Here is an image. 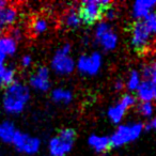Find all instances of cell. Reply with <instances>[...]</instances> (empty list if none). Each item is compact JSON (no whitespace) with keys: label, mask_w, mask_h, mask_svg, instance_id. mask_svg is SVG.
Segmentation results:
<instances>
[{"label":"cell","mask_w":156,"mask_h":156,"mask_svg":"<svg viewBox=\"0 0 156 156\" xmlns=\"http://www.w3.org/2000/svg\"><path fill=\"white\" fill-rule=\"evenodd\" d=\"M136 102L137 98L133 93L123 94L119 102L110 106L107 110V117H108L109 121L113 124L120 125L121 122L123 121L124 117L126 115V113H127V111L136 105Z\"/></svg>","instance_id":"7"},{"label":"cell","mask_w":156,"mask_h":156,"mask_svg":"<svg viewBox=\"0 0 156 156\" xmlns=\"http://www.w3.org/2000/svg\"><path fill=\"white\" fill-rule=\"evenodd\" d=\"M112 5L108 0H86L79 5L78 10L80 14L81 23L87 26L95 25L103 18V13L106 8Z\"/></svg>","instance_id":"4"},{"label":"cell","mask_w":156,"mask_h":156,"mask_svg":"<svg viewBox=\"0 0 156 156\" xmlns=\"http://www.w3.org/2000/svg\"><path fill=\"white\" fill-rule=\"evenodd\" d=\"M156 0H137L133 3L132 17L135 22H140L150 13L155 12Z\"/></svg>","instance_id":"13"},{"label":"cell","mask_w":156,"mask_h":156,"mask_svg":"<svg viewBox=\"0 0 156 156\" xmlns=\"http://www.w3.org/2000/svg\"><path fill=\"white\" fill-rule=\"evenodd\" d=\"M154 101L156 102V92H155V95H154Z\"/></svg>","instance_id":"31"},{"label":"cell","mask_w":156,"mask_h":156,"mask_svg":"<svg viewBox=\"0 0 156 156\" xmlns=\"http://www.w3.org/2000/svg\"><path fill=\"white\" fill-rule=\"evenodd\" d=\"M16 126L11 121H3L0 123V141L5 143H12L14 136H15Z\"/></svg>","instance_id":"18"},{"label":"cell","mask_w":156,"mask_h":156,"mask_svg":"<svg viewBox=\"0 0 156 156\" xmlns=\"http://www.w3.org/2000/svg\"><path fill=\"white\" fill-rule=\"evenodd\" d=\"M17 51V42L9 34L0 35V63H5L8 57H12Z\"/></svg>","instance_id":"14"},{"label":"cell","mask_w":156,"mask_h":156,"mask_svg":"<svg viewBox=\"0 0 156 156\" xmlns=\"http://www.w3.org/2000/svg\"><path fill=\"white\" fill-rule=\"evenodd\" d=\"M145 130H156V117H153L147 124L144 125Z\"/></svg>","instance_id":"29"},{"label":"cell","mask_w":156,"mask_h":156,"mask_svg":"<svg viewBox=\"0 0 156 156\" xmlns=\"http://www.w3.org/2000/svg\"><path fill=\"white\" fill-rule=\"evenodd\" d=\"M32 57L30 55H25L20 60V65H22L23 69H29L32 65Z\"/></svg>","instance_id":"27"},{"label":"cell","mask_w":156,"mask_h":156,"mask_svg":"<svg viewBox=\"0 0 156 156\" xmlns=\"http://www.w3.org/2000/svg\"><path fill=\"white\" fill-rule=\"evenodd\" d=\"M23 34H24V32H23L22 28L14 26L13 28H12L11 30H10V34L9 35L11 37H13V39L15 40L16 42H18L23 37Z\"/></svg>","instance_id":"26"},{"label":"cell","mask_w":156,"mask_h":156,"mask_svg":"<svg viewBox=\"0 0 156 156\" xmlns=\"http://www.w3.org/2000/svg\"><path fill=\"white\" fill-rule=\"evenodd\" d=\"M5 69H7V65L5 63H0V88L1 87H5Z\"/></svg>","instance_id":"28"},{"label":"cell","mask_w":156,"mask_h":156,"mask_svg":"<svg viewBox=\"0 0 156 156\" xmlns=\"http://www.w3.org/2000/svg\"><path fill=\"white\" fill-rule=\"evenodd\" d=\"M156 92V86H154L150 80L143 79L136 91V98L140 103H152L154 101V95Z\"/></svg>","instance_id":"15"},{"label":"cell","mask_w":156,"mask_h":156,"mask_svg":"<svg viewBox=\"0 0 156 156\" xmlns=\"http://www.w3.org/2000/svg\"><path fill=\"white\" fill-rule=\"evenodd\" d=\"M76 132L73 128H62L48 142L50 156H66L75 143Z\"/></svg>","instance_id":"5"},{"label":"cell","mask_w":156,"mask_h":156,"mask_svg":"<svg viewBox=\"0 0 156 156\" xmlns=\"http://www.w3.org/2000/svg\"><path fill=\"white\" fill-rule=\"evenodd\" d=\"M141 81H142V77H141L140 72L136 71V69H133L128 74L127 79L124 83H125V89H127L128 93L136 92L137 89L139 88V86H140Z\"/></svg>","instance_id":"20"},{"label":"cell","mask_w":156,"mask_h":156,"mask_svg":"<svg viewBox=\"0 0 156 156\" xmlns=\"http://www.w3.org/2000/svg\"><path fill=\"white\" fill-rule=\"evenodd\" d=\"M140 74L145 80H150L154 86H156V62L144 65Z\"/></svg>","instance_id":"22"},{"label":"cell","mask_w":156,"mask_h":156,"mask_svg":"<svg viewBox=\"0 0 156 156\" xmlns=\"http://www.w3.org/2000/svg\"><path fill=\"white\" fill-rule=\"evenodd\" d=\"M154 37L147 31L143 23L135 22L130 27V45L136 51H145L152 44Z\"/></svg>","instance_id":"8"},{"label":"cell","mask_w":156,"mask_h":156,"mask_svg":"<svg viewBox=\"0 0 156 156\" xmlns=\"http://www.w3.org/2000/svg\"><path fill=\"white\" fill-rule=\"evenodd\" d=\"M30 98L31 91L29 86L16 80L5 88L2 100L3 109L9 115H20L26 109Z\"/></svg>","instance_id":"1"},{"label":"cell","mask_w":156,"mask_h":156,"mask_svg":"<svg viewBox=\"0 0 156 156\" xmlns=\"http://www.w3.org/2000/svg\"><path fill=\"white\" fill-rule=\"evenodd\" d=\"M144 130V124L141 122H134V123H126L118 125L117 129L112 133L110 139L111 147H121L134 142L142 135Z\"/></svg>","instance_id":"2"},{"label":"cell","mask_w":156,"mask_h":156,"mask_svg":"<svg viewBox=\"0 0 156 156\" xmlns=\"http://www.w3.org/2000/svg\"><path fill=\"white\" fill-rule=\"evenodd\" d=\"M138 112L143 118H151L154 113L153 103H140L138 105Z\"/></svg>","instance_id":"24"},{"label":"cell","mask_w":156,"mask_h":156,"mask_svg":"<svg viewBox=\"0 0 156 156\" xmlns=\"http://www.w3.org/2000/svg\"><path fill=\"white\" fill-rule=\"evenodd\" d=\"M94 40L106 51H112L119 44V37L110 23L101 20L94 29Z\"/></svg>","instance_id":"6"},{"label":"cell","mask_w":156,"mask_h":156,"mask_svg":"<svg viewBox=\"0 0 156 156\" xmlns=\"http://www.w3.org/2000/svg\"><path fill=\"white\" fill-rule=\"evenodd\" d=\"M115 91H122V90L125 89V83L122 80H117L115 83Z\"/></svg>","instance_id":"30"},{"label":"cell","mask_w":156,"mask_h":156,"mask_svg":"<svg viewBox=\"0 0 156 156\" xmlns=\"http://www.w3.org/2000/svg\"><path fill=\"white\" fill-rule=\"evenodd\" d=\"M62 24L66 29L69 30H75L80 27L81 18L80 14H79V10L78 8H69L64 15L62 16Z\"/></svg>","instance_id":"17"},{"label":"cell","mask_w":156,"mask_h":156,"mask_svg":"<svg viewBox=\"0 0 156 156\" xmlns=\"http://www.w3.org/2000/svg\"><path fill=\"white\" fill-rule=\"evenodd\" d=\"M50 96H51V100L56 104L60 105L71 104L74 98L72 91L64 89V88H56V89H54L51 91V93H50Z\"/></svg>","instance_id":"19"},{"label":"cell","mask_w":156,"mask_h":156,"mask_svg":"<svg viewBox=\"0 0 156 156\" xmlns=\"http://www.w3.org/2000/svg\"><path fill=\"white\" fill-rule=\"evenodd\" d=\"M88 144L92 150L100 154L106 153L111 147L110 139L108 136H102V135L96 134L90 135V137L88 138Z\"/></svg>","instance_id":"16"},{"label":"cell","mask_w":156,"mask_h":156,"mask_svg":"<svg viewBox=\"0 0 156 156\" xmlns=\"http://www.w3.org/2000/svg\"><path fill=\"white\" fill-rule=\"evenodd\" d=\"M50 87L51 81L49 69L45 65L39 66L29 77V88L37 92H47Z\"/></svg>","instance_id":"12"},{"label":"cell","mask_w":156,"mask_h":156,"mask_svg":"<svg viewBox=\"0 0 156 156\" xmlns=\"http://www.w3.org/2000/svg\"><path fill=\"white\" fill-rule=\"evenodd\" d=\"M12 144L20 153L26 155H35L41 149V140L37 137L17 130L12 140Z\"/></svg>","instance_id":"10"},{"label":"cell","mask_w":156,"mask_h":156,"mask_svg":"<svg viewBox=\"0 0 156 156\" xmlns=\"http://www.w3.org/2000/svg\"><path fill=\"white\" fill-rule=\"evenodd\" d=\"M118 14H119V12H118L117 8L113 7V3L110 5V7L106 8V9L104 10V13H103V17L105 18V22H112V20H115V18L118 17Z\"/></svg>","instance_id":"25"},{"label":"cell","mask_w":156,"mask_h":156,"mask_svg":"<svg viewBox=\"0 0 156 156\" xmlns=\"http://www.w3.org/2000/svg\"><path fill=\"white\" fill-rule=\"evenodd\" d=\"M49 28V23L43 16H37L32 20L30 26L31 33L33 35H41L43 33H45Z\"/></svg>","instance_id":"21"},{"label":"cell","mask_w":156,"mask_h":156,"mask_svg":"<svg viewBox=\"0 0 156 156\" xmlns=\"http://www.w3.org/2000/svg\"><path fill=\"white\" fill-rule=\"evenodd\" d=\"M72 45L65 43L61 45L55 52L51 61H50V69L57 75L66 76L72 74L76 69V62L71 55Z\"/></svg>","instance_id":"3"},{"label":"cell","mask_w":156,"mask_h":156,"mask_svg":"<svg viewBox=\"0 0 156 156\" xmlns=\"http://www.w3.org/2000/svg\"><path fill=\"white\" fill-rule=\"evenodd\" d=\"M103 66V57L98 51L89 55H81L76 61V69L86 76H95L100 73Z\"/></svg>","instance_id":"9"},{"label":"cell","mask_w":156,"mask_h":156,"mask_svg":"<svg viewBox=\"0 0 156 156\" xmlns=\"http://www.w3.org/2000/svg\"><path fill=\"white\" fill-rule=\"evenodd\" d=\"M141 22L143 23V25L145 26V28L147 29L153 37L156 35V12H152L145 18H143Z\"/></svg>","instance_id":"23"},{"label":"cell","mask_w":156,"mask_h":156,"mask_svg":"<svg viewBox=\"0 0 156 156\" xmlns=\"http://www.w3.org/2000/svg\"><path fill=\"white\" fill-rule=\"evenodd\" d=\"M20 17L18 8L0 0V35L5 34L16 25Z\"/></svg>","instance_id":"11"}]
</instances>
